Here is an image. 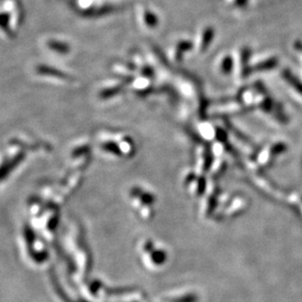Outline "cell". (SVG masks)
Segmentation results:
<instances>
[{"label":"cell","instance_id":"6da1fadb","mask_svg":"<svg viewBox=\"0 0 302 302\" xmlns=\"http://www.w3.org/2000/svg\"><path fill=\"white\" fill-rule=\"evenodd\" d=\"M139 24L147 31L156 29L160 25V18L157 13L148 6H140L138 9Z\"/></svg>","mask_w":302,"mask_h":302},{"label":"cell","instance_id":"7a4b0ae2","mask_svg":"<svg viewBox=\"0 0 302 302\" xmlns=\"http://www.w3.org/2000/svg\"><path fill=\"white\" fill-rule=\"evenodd\" d=\"M215 36L214 28L210 25H205L198 31L196 38V44L199 49H204L208 46Z\"/></svg>","mask_w":302,"mask_h":302},{"label":"cell","instance_id":"3957f363","mask_svg":"<svg viewBox=\"0 0 302 302\" xmlns=\"http://www.w3.org/2000/svg\"><path fill=\"white\" fill-rule=\"evenodd\" d=\"M227 1H228L230 6L234 7L236 9L242 10L249 5L251 0H227Z\"/></svg>","mask_w":302,"mask_h":302}]
</instances>
